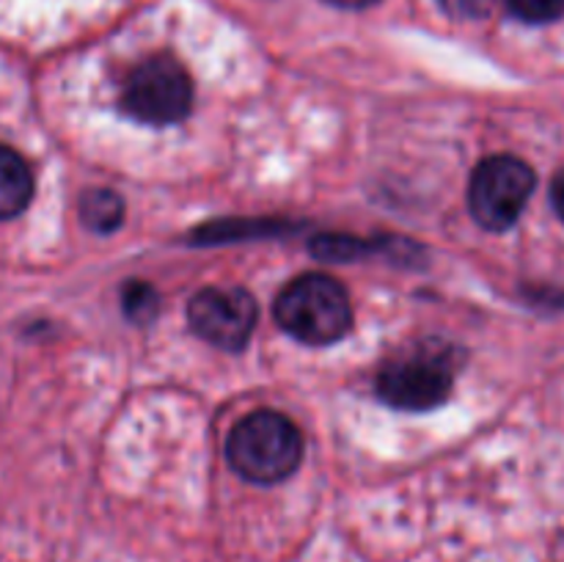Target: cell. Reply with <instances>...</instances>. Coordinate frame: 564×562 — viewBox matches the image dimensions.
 Wrapping results in <instances>:
<instances>
[{
  "instance_id": "6da1fadb",
  "label": "cell",
  "mask_w": 564,
  "mask_h": 562,
  "mask_svg": "<svg viewBox=\"0 0 564 562\" xmlns=\"http://www.w3.org/2000/svg\"><path fill=\"white\" fill-rule=\"evenodd\" d=\"M231 468L248 483L275 485L303 461V435L279 411H253L235 424L226 444Z\"/></svg>"
},
{
  "instance_id": "7a4b0ae2",
  "label": "cell",
  "mask_w": 564,
  "mask_h": 562,
  "mask_svg": "<svg viewBox=\"0 0 564 562\" xmlns=\"http://www.w3.org/2000/svg\"><path fill=\"white\" fill-rule=\"evenodd\" d=\"M275 320L297 342L325 347L345 339L352 328L350 295L325 273L297 275L275 301Z\"/></svg>"
},
{
  "instance_id": "3957f363",
  "label": "cell",
  "mask_w": 564,
  "mask_h": 562,
  "mask_svg": "<svg viewBox=\"0 0 564 562\" xmlns=\"http://www.w3.org/2000/svg\"><path fill=\"white\" fill-rule=\"evenodd\" d=\"M127 116L149 127H171L187 119L193 108V80L185 66L169 55L138 64L121 88Z\"/></svg>"
},
{
  "instance_id": "277c9868",
  "label": "cell",
  "mask_w": 564,
  "mask_h": 562,
  "mask_svg": "<svg viewBox=\"0 0 564 562\" xmlns=\"http://www.w3.org/2000/svg\"><path fill=\"white\" fill-rule=\"evenodd\" d=\"M538 176L532 165L512 154H494L482 160L471 176L468 204L471 215L482 229L507 231L518 224L521 213L532 198Z\"/></svg>"
},
{
  "instance_id": "5b68a950",
  "label": "cell",
  "mask_w": 564,
  "mask_h": 562,
  "mask_svg": "<svg viewBox=\"0 0 564 562\" xmlns=\"http://www.w3.org/2000/svg\"><path fill=\"white\" fill-rule=\"evenodd\" d=\"M191 328L220 350H242L257 328V301L242 287H204L187 303Z\"/></svg>"
},
{
  "instance_id": "8992f818",
  "label": "cell",
  "mask_w": 564,
  "mask_h": 562,
  "mask_svg": "<svg viewBox=\"0 0 564 562\" xmlns=\"http://www.w3.org/2000/svg\"><path fill=\"white\" fill-rule=\"evenodd\" d=\"M455 372L444 353L419 350L389 364L378 378V395L400 411H433L449 397Z\"/></svg>"
},
{
  "instance_id": "52a82bcc",
  "label": "cell",
  "mask_w": 564,
  "mask_h": 562,
  "mask_svg": "<svg viewBox=\"0 0 564 562\" xmlns=\"http://www.w3.org/2000/svg\"><path fill=\"white\" fill-rule=\"evenodd\" d=\"M33 198V174L17 149L0 143V220H11Z\"/></svg>"
},
{
  "instance_id": "ba28073f",
  "label": "cell",
  "mask_w": 564,
  "mask_h": 562,
  "mask_svg": "<svg viewBox=\"0 0 564 562\" xmlns=\"http://www.w3.org/2000/svg\"><path fill=\"white\" fill-rule=\"evenodd\" d=\"M80 218L97 235H110L124 220V202H121V196L116 191L97 187V191H88L80 198Z\"/></svg>"
},
{
  "instance_id": "9c48e42d",
  "label": "cell",
  "mask_w": 564,
  "mask_h": 562,
  "mask_svg": "<svg viewBox=\"0 0 564 562\" xmlns=\"http://www.w3.org/2000/svg\"><path fill=\"white\" fill-rule=\"evenodd\" d=\"M121 303H124V314L135 325L154 323V317H158V312H160L158 290L141 279L127 281L124 290H121Z\"/></svg>"
},
{
  "instance_id": "30bf717a",
  "label": "cell",
  "mask_w": 564,
  "mask_h": 562,
  "mask_svg": "<svg viewBox=\"0 0 564 562\" xmlns=\"http://www.w3.org/2000/svg\"><path fill=\"white\" fill-rule=\"evenodd\" d=\"M367 251V242L350 235H317V240L312 242V253L325 262H356Z\"/></svg>"
},
{
  "instance_id": "8fae6325",
  "label": "cell",
  "mask_w": 564,
  "mask_h": 562,
  "mask_svg": "<svg viewBox=\"0 0 564 562\" xmlns=\"http://www.w3.org/2000/svg\"><path fill=\"white\" fill-rule=\"evenodd\" d=\"M507 3L518 20L532 22V25H545L564 14V0H507Z\"/></svg>"
},
{
  "instance_id": "7c38bea8",
  "label": "cell",
  "mask_w": 564,
  "mask_h": 562,
  "mask_svg": "<svg viewBox=\"0 0 564 562\" xmlns=\"http://www.w3.org/2000/svg\"><path fill=\"white\" fill-rule=\"evenodd\" d=\"M444 9L449 14L463 17V20H479V17H488L494 9V0H441Z\"/></svg>"
},
{
  "instance_id": "4fadbf2b",
  "label": "cell",
  "mask_w": 564,
  "mask_h": 562,
  "mask_svg": "<svg viewBox=\"0 0 564 562\" xmlns=\"http://www.w3.org/2000/svg\"><path fill=\"white\" fill-rule=\"evenodd\" d=\"M551 202H554V209L564 220V169L554 176V185H551Z\"/></svg>"
},
{
  "instance_id": "5bb4252c",
  "label": "cell",
  "mask_w": 564,
  "mask_h": 562,
  "mask_svg": "<svg viewBox=\"0 0 564 562\" xmlns=\"http://www.w3.org/2000/svg\"><path fill=\"white\" fill-rule=\"evenodd\" d=\"M328 3L339 6V9H367V6H375L378 0H328Z\"/></svg>"
}]
</instances>
